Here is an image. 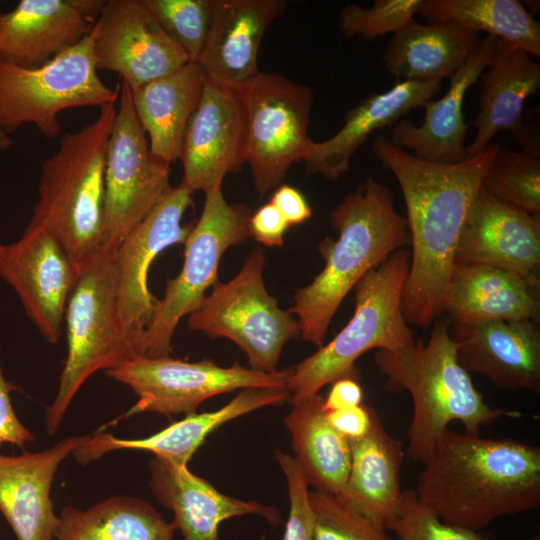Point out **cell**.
<instances>
[{
  "label": "cell",
  "instance_id": "47",
  "mask_svg": "<svg viewBox=\"0 0 540 540\" xmlns=\"http://www.w3.org/2000/svg\"><path fill=\"white\" fill-rule=\"evenodd\" d=\"M528 540H540V535H539V533H537V534L534 535L533 537L529 538Z\"/></svg>",
  "mask_w": 540,
  "mask_h": 540
},
{
  "label": "cell",
  "instance_id": "32",
  "mask_svg": "<svg viewBox=\"0 0 540 540\" xmlns=\"http://www.w3.org/2000/svg\"><path fill=\"white\" fill-rule=\"evenodd\" d=\"M319 394L297 402L284 419L293 450L315 490L341 495L349 474L350 442L329 423Z\"/></svg>",
  "mask_w": 540,
  "mask_h": 540
},
{
  "label": "cell",
  "instance_id": "26",
  "mask_svg": "<svg viewBox=\"0 0 540 540\" xmlns=\"http://www.w3.org/2000/svg\"><path fill=\"white\" fill-rule=\"evenodd\" d=\"M497 38L485 36L478 48L449 79V88L438 100H429L420 125L401 119L392 126L390 141L412 151L417 158L440 163H457L467 158L469 125L464 121L463 103L467 90L488 66Z\"/></svg>",
  "mask_w": 540,
  "mask_h": 540
},
{
  "label": "cell",
  "instance_id": "41",
  "mask_svg": "<svg viewBox=\"0 0 540 540\" xmlns=\"http://www.w3.org/2000/svg\"><path fill=\"white\" fill-rule=\"evenodd\" d=\"M19 390L18 386L5 379L0 365V447L4 444L24 447L35 440L31 431L17 417L11 403V393Z\"/></svg>",
  "mask_w": 540,
  "mask_h": 540
},
{
  "label": "cell",
  "instance_id": "16",
  "mask_svg": "<svg viewBox=\"0 0 540 540\" xmlns=\"http://www.w3.org/2000/svg\"><path fill=\"white\" fill-rule=\"evenodd\" d=\"M98 69L116 72L133 91L188 63L146 0H109L94 25Z\"/></svg>",
  "mask_w": 540,
  "mask_h": 540
},
{
  "label": "cell",
  "instance_id": "33",
  "mask_svg": "<svg viewBox=\"0 0 540 540\" xmlns=\"http://www.w3.org/2000/svg\"><path fill=\"white\" fill-rule=\"evenodd\" d=\"M175 528L156 509L134 496H113L88 509L65 506L55 540H173Z\"/></svg>",
  "mask_w": 540,
  "mask_h": 540
},
{
  "label": "cell",
  "instance_id": "20",
  "mask_svg": "<svg viewBox=\"0 0 540 540\" xmlns=\"http://www.w3.org/2000/svg\"><path fill=\"white\" fill-rule=\"evenodd\" d=\"M286 0H211L207 40L198 60L206 78L244 92L261 71L257 56L267 28Z\"/></svg>",
  "mask_w": 540,
  "mask_h": 540
},
{
  "label": "cell",
  "instance_id": "18",
  "mask_svg": "<svg viewBox=\"0 0 540 540\" xmlns=\"http://www.w3.org/2000/svg\"><path fill=\"white\" fill-rule=\"evenodd\" d=\"M455 263L536 276L540 264L539 215L496 198L482 186L464 222Z\"/></svg>",
  "mask_w": 540,
  "mask_h": 540
},
{
  "label": "cell",
  "instance_id": "15",
  "mask_svg": "<svg viewBox=\"0 0 540 540\" xmlns=\"http://www.w3.org/2000/svg\"><path fill=\"white\" fill-rule=\"evenodd\" d=\"M78 267L49 231L27 225L21 238L0 245V277L15 291L30 321L54 344Z\"/></svg>",
  "mask_w": 540,
  "mask_h": 540
},
{
  "label": "cell",
  "instance_id": "40",
  "mask_svg": "<svg viewBox=\"0 0 540 540\" xmlns=\"http://www.w3.org/2000/svg\"><path fill=\"white\" fill-rule=\"evenodd\" d=\"M275 457L286 478L290 503L283 540H314L310 485L305 472L295 456L277 450Z\"/></svg>",
  "mask_w": 540,
  "mask_h": 540
},
{
  "label": "cell",
  "instance_id": "44",
  "mask_svg": "<svg viewBox=\"0 0 540 540\" xmlns=\"http://www.w3.org/2000/svg\"><path fill=\"white\" fill-rule=\"evenodd\" d=\"M269 202L275 206L290 227L301 224L312 216L311 206L304 195L288 184L279 185Z\"/></svg>",
  "mask_w": 540,
  "mask_h": 540
},
{
  "label": "cell",
  "instance_id": "48",
  "mask_svg": "<svg viewBox=\"0 0 540 540\" xmlns=\"http://www.w3.org/2000/svg\"><path fill=\"white\" fill-rule=\"evenodd\" d=\"M1 16H2V13L0 12V24H1Z\"/></svg>",
  "mask_w": 540,
  "mask_h": 540
},
{
  "label": "cell",
  "instance_id": "13",
  "mask_svg": "<svg viewBox=\"0 0 540 540\" xmlns=\"http://www.w3.org/2000/svg\"><path fill=\"white\" fill-rule=\"evenodd\" d=\"M248 110L246 162L260 197L276 189L307 156L312 89L277 73L260 72L244 91Z\"/></svg>",
  "mask_w": 540,
  "mask_h": 540
},
{
  "label": "cell",
  "instance_id": "46",
  "mask_svg": "<svg viewBox=\"0 0 540 540\" xmlns=\"http://www.w3.org/2000/svg\"><path fill=\"white\" fill-rule=\"evenodd\" d=\"M12 144V139L0 126V150L8 149L12 146Z\"/></svg>",
  "mask_w": 540,
  "mask_h": 540
},
{
  "label": "cell",
  "instance_id": "29",
  "mask_svg": "<svg viewBox=\"0 0 540 540\" xmlns=\"http://www.w3.org/2000/svg\"><path fill=\"white\" fill-rule=\"evenodd\" d=\"M481 40L478 32L457 22L423 25L414 19L392 35L382 61L396 82L443 81L466 62Z\"/></svg>",
  "mask_w": 540,
  "mask_h": 540
},
{
  "label": "cell",
  "instance_id": "39",
  "mask_svg": "<svg viewBox=\"0 0 540 540\" xmlns=\"http://www.w3.org/2000/svg\"><path fill=\"white\" fill-rule=\"evenodd\" d=\"M385 528L398 540H487L479 531L442 521L412 489L403 491L399 510Z\"/></svg>",
  "mask_w": 540,
  "mask_h": 540
},
{
  "label": "cell",
  "instance_id": "7",
  "mask_svg": "<svg viewBox=\"0 0 540 540\" xmlns=\"http://www.w3.org/2000/svg\"><path fill=\"white\" fill-rule=\"evenodd\" d=\"M410 259V251L398 249L356 284L348 323L311 356L289 367L286 388L291 404L317 395L326 384L352 371L355 361L370 350L401 351L415 344L401 307Z\"/></svg>",
  "mask_w": 540,
  "mask_h": 540
},
{
  "label": "cell",
  "instance_id": "5",
  "mask_svg": "<svg viewBox=\"0 0 540 540\" xmlns=\"http://www.w3.org/2000/svg\"><path fill=\"white\" fill-rule=\"evenodd\" d=\"M116 111L115 104L101 107L93 122L66 133L41 166L39 199L28 225L51 232L77 267L100 248L106 152Z\"/></svg>",
  "mask_w": 540,
  "mask_h": 540
},
{
  "label": "cell",
  "instance_id": "9",
  "mask_svg": "<svg viewBox=\"0 0 540 540\" xmlns=\"http://www.w3.org/2000/svg\"><path fill=\"white\" fill-rule=\"evenodd\" d=\"M203 209L184 243V263L167 280L164 296L157 299L149 323L138 342L140 356H170L179 321L202 304L206 291L218 282V266L225 251L251 238L250 208L229 203L222 184L204 191Z\"/></svg>",
  "mask_w": 540,
  "mask_h": 540
},
{
  "label": "cell",
  "instance_id": "34",
  "mask_svg": "<svg viewBox=\"0 0 540 540\" xmlns=\"http://www.w3.org/2000/svg\"><path fill=\"white\" fill-rule=\"evenodd\" d=\"M429 22L453 21L486 32L540 56V23L518 0H423L418 13Z\"/></svg>",
  "mask_w": 540,
  "mask_h": 540
},
{
  "label": "cell",
  "instance_id": "17",
  "mask_svg": "<svg viewBox=\"0 0 540 540\" xmlns=\"http://www.w3.org/2000/svg\"><path fill=\"white\" fill-rule=\"evenodd\" d=\"M191 195L180 184L170 186L117 247L119 316L125 331L135 342L137 352L140 336L150 321L157 300L148 288L151 264L168 247L185 243L192 226H184L181 222L193 204Z\"/></svg>",
  "mask_w": 540,
  "mask_h": 540
},
{
  "label": "cell",
  "instance_id": "42",
  "mask_svg": "<svg viewBox=\"0 0 540 540\" xmlns=\"http://www.w3.org/2000/svg\"><path fill=\"white\" fill-rule=\"evenodd\" d=\"M250 233L257 242L266 247H281L290 226L270 202L258 208L249 220Z\"/></svg>",
  "mask_w": 540,
  "mask_h": 540
},
{
  "label": "cell",
  "instance_id": "14",
  "mask_svg": "<svg viewBox=\"0 0 540 540\" xmlns=\"http://www.w3.org/2000/svg\"><path fill=\"white\" fill-rule=\"evenodd\" d=\"M248 110L245 93L206 78L200 102L184 132L180 183L190 193L221 185L247 158Z\"/></svg>",
  "mask_w": 540,
  "mask_h": 540
},
{
  "label": "cell",
  "instance_id": "2",
  "mask_svg": "<svg viewBox=\"0 0 540 540\" xmlns=\"http://www.w3.org/2000/svg\"><path fill=\"white\" fill-rule=\"evenodd\" d=\"M417 480V498L442 521L479 531L540 505V448L447 429Z\"/></svg>",
  "mask_w": 540,
  "mask_h": 540
},
{
  "label": "cell",
  "instance_id": "49",
  "mask_svg": "<svg viewBox=\"0 0 540 540\" xmlns=\"http://www.w3.org/2000/svg\"><path fill=\"white\" fill-rule=\"evenodd\" d=\"M0 245H1V243H0Z\"/></svg>",
  "mask_w": 540,
  "mask_h": 540
},
{
  "label": "cell",
  "instance_id": "24",
  "mask_svg": "<svg viewBox=\"0 0 540 540\" xmlns=\"http://www.w3.org/2000/svg\"><path fill=\"white\" fill-rule=\"evenodd\" d=\"M457 358L467 372L509 389H540V332L535 320L455 324Z\"/></svg>",
  "mask_w": 540,
  "mask_h": 540
},
{
  "label": "cell",
  "instance_id": "6",
  "mask_svg": "<svg viewBox=\"0 0 540 540\" xmlns=\"http://www.w3.org/2000/svg\"><path fill=\"white\" fill-rule=\"evenodd\" d=\"M116 250L101 246L78 265L64 314L67 356L57 394L45 414L49 435L56 433L75 395L91 375L139 356L119 316Z\"/></svg>",
  "mask_w": 540,
  "mask_h": 540
},
{
  "label": "cell",
  "instance_id": "3",
  "mask_svg": "<svg viewBox=\"0 0 540 540\" xmlns=\"http://www.w3.org/2000/svg\"><path fill=\"white\" fill-rule=\"evenodd\" d=\"M330 223L338 238L325 237L319 243L325 266L311 283L296 290L289 309L302 338L318 348L349 291L410 242L406 218L397 212L393 193L372 176L331 212Z\"/></svg>",
  "mask_w": 540,
  "mask_h": 540
},
{
  "label": "cell",
  "instance_id": "8",
  "mask_svg": "<svg viewBox=\"0 0 540 540\" xmlns=\"http://www.w3.org/2000/svg\"><path fill=\"white\" fill-rule=\"evenodd\" d=\"M94 41L93 27L76 45L32 68L0 59V126L7 134L31 123L45 137L56 138L61 111L116 103L120 85L111 89L99 78Z\"/></svg>",
  "mask_w": 540,
  "mask_h": 540
},
{
  "label": "cell",
  "instance_id": "10",
  "mask_svg": "<svg viewBox=\"0 0 540 540\" xmlns=\"http://www.w3.org/2000/svg\"><path fill=\"white\" fill-rule=\"evenodd\" d=\"M266 258L257 248L229 281L217 282L202 304L188 315L191 330L233 341L247 355L250 368L274 373L284 345L300 335L298 320L279 307L266 289Z\"/></svg>",
  "mask_w": 540,
  "mask_h": 540
},
{
  "label": "cell",
  "instance_id": "23",
  "mask_svg": "<svg viewBox=\"0 0 540 540\" xmlns=\"http://www.w3.org/2000/svg\"><path fill=\"white\" fill-rule=\"evenodd\" d=\"M85 439L71 436L39 452L0 454V512L17 540H54L52 483L60 464Z\"/></svg>",
  "mask_w": 540,
  "mask_h": 540
},
{
  "label": "cell",
  "instance_id": "21",
  "mask_svg": "<svg viewBox=\"0 0 540 540\" xmlns=\"http://www.w3.org/2000/svg\"><path fill=\"white\" fill-rule=\"evenodd\" d=\"M532 58L497 38L488 71L480 75L479 112L468 124L476 135L467 146V158L484 151L502 131L510 132L520 147L538 140L536 130L524 122L525 101L540 87V64Z\"/></svg>",
  "mask_w": 540,
  "mask_h": 540
},
{
  "label": "cell",
  "instance_id": "31",
  "mask_svg": "<svg viewBox=\"0 0 540 540\" xmlns=\"http://www.w3.org/2000/svg\"><path fill=\"white\" fill-rule=\"evenodd\" d=\"M350 447L348 479L339 497L385 526L402 501L403 443L387 432L376 413L369 433L350 441Z\"/></svg>",
  "mask_w": 540,
  "mask_h": 540
},
{
  "label": "cell",
  "instance_id": "25",
  "mask_svg": "<svg viewBox=\"0 0 540 540\" xmlns=\"http://www.w3.org/2000/svg\"><path fill=\"white\" fill-rule=\"evenodd\" d=\"M149 471L155 498L173 512L171 523L185 540H219L220 524L243 515L261 516L273 527L281 521V513L275 507L227 496L186 465L154 458Z\"/></svg>",
  "mask_w": 540,
  "mask_h": 540
},
{
  "label": "cell",
  "instance_id": "37",
  "mask_svg": "<svg viewBox=\"0 0 540 540\" xmlns=\"http://www.w3.org/2000/svg\"><path fill=\"white\" fill-rule=\"evenodd\" d=\"M146 3L189 62H198L209 32L211 0H146Z\"/></svg>",
  "mask_w": 540,
  "mask_h": 540
},
{
  "label": "cell",
  "instance_id": "19",
  "mask_svg": "<svg viewBox=\"0 0 540 540\" xmlns=\"http://www.w3.org/2000/svg\"><path fill=\"white\" fill-rule=\"evenodd\" d=\"M105 2L19 1L1 16L0 59L26 68L42 65L88 35Z\"/></svg>",
  "mask_w": 540,
  "mask_h": 540
},
{
  "label": "cell",
  "instance_id": "11",
  "mask_svg": "<svg viewBox=\"0 0 540 540\" xmlns=\"http://www.w3.org/2000/svg\"><path fill=\"white\" fill-rule=\"evenodd\" d=\"M106 375L129 387L138 398L115 423L139 413L193 414L213 396L249 387H286L289 368L267 373L239 363L221 367L209 359L188 362L170 356H136L107 370Z\"/></svg>",
  "mask_w": 540,
  "mask_h": 540
},
{
  "label": "cell",
  "instance_id": "22",
  "mask_svg": "<svg viewBox=\"0 0 540 540\" xmlns=\"http://www.w3.org/2000/svg\"><path fill=\"white\" fill-rule=\"evenodd\" d=\"M285 386L242 389L228 404L218 410L186 415L163 430L141 439H120L100 429L86 436L72 454L86 465L115 450H143L173 465H186L206 437L215 429L251 411L289 400Z\"/></svg>",
  "mask_w": 540,
  "mask_h": 540
},
{
  "label": "cell",
  "instance_id": "27",
  "mask_svg": "<svg viewBox=\"0 0 540 540\" xmlns=\"http://www.w3.org/2000/svg\"><path fill=\"white\" fill-rule=\"evenodd\" d=\"M442 81L396 82L390 89L371 93L344 115V124L332 137L313 142L303 162L307 175L338 180L350 168L357 149L376 130L395 125L407 113L434 98Z\"/></svg>",
  "mask_w": 540,
  "mask_h": 540
},
{
  "label": "cell",
  "instance_id": "36",
  "mask_svg": "<svg viewBox=\"0 0 540 540\" xmlns=\"http://www.w3.org/2000/svg\"><path fill=\"white\" fill-rule=\"evenodd\" d=\"M309 500L314 540H395L384 525L335 494L313 490Z\"/></svg>",
  "mask_w": 540,
  "mask_h": 540
},
{
  "label": "cell",
  "instance_id": "30",
  "mask_svg": "<svg viewBox=\"0 0 540 540\" xmlns=\"http://www.w3.org/2000/svg\"><path fill=\"white\" fill-rule=\"evenodd\" d=\"M206 82L197 62L131 90L137 118L151 153L171 165L179 159L187 124L196 110Z\"/></svg>",
  "mask_w": 540,
  "mask_h": 540
},
{
  "label": "cell",
  "instance_id": "1",
  "mask_svg": "<svg viewBox=\"0 0 540 540\" xmlns=\"http://www.w3.org/2000/svg\"><path fill=\"white\" fill-rule=\"evenodd\" d=\"M498 144L457 163L417 158L378 135L374 156L395 177L406 206L412 245L401 307L408 324L428 328L443 313L460 234Z\"/></svg>",
  "mask_w": 540,
  "mask_h": 540
},
{
  "label": "cell",
  "instance_id": "4",
  "mask_svg": "<svg viewBox=\"0 0 540 540\" xmlns=\"http://www.w3.org/2000/svg\"><path fill=\"white\" fill-rule=\"evenodd\" d=\"M458 343L448 332L447 322L437 324L426 343L401 351L375 350L374 361L391 392H408L413 416L407 429L406 453L425 464L452 421H459L469 434L502 417H518L514 411L490 407L475 388L457 358Z\"/></svg>",
  "mask_w": 540,
  "mask_h": 540
},
{
  "label": "cell",
  "instance_id": "38",
  "mask_svg": "<svg viewBox=\"0 0 540 540\" xmlns=\"http://www.w3.org/2000/svg\"><path fill=\"white\" fill-rule=\"evenodd\" d=\"M423 0H374L365 9L358 4H346L337 17V27L345 38L374 40L394 35L418 13Z\"/></svg>",
  "mask_w": 540,
  "mask_h": 540
},
{
  "label": "cell",
  "instance_id": "43",
  "mask_svg": "<svg viewBox=\"0 0 540 540\" xmlns=\"http://www.w3.org/2000/svg\"><path fill=\"white\" fill-rule=\"evenodd\" d=\"M376 412L363 404L326 412V417L333 428L347 440L361 439L371 430Z\"/></svg>",
  "mask_w": 540,
  "mask_h": 540
},
{
  "label": "cell",
  "instance_id": "35",
  "mask_svg": "<svg viewBox=\"0 0 540 540\" xmlns=\"http://www.w3.org/2000/svg\"><path fill=\"white\" fill-rule=\"evenodd\" d=\"M482 186L496 198L539 215V154L499 145Z\"/></svg>",
  "mask_w": 540,
  "mask_h": 540
},
{
  "label": "cell",
  "instance_id": "28",
  "mask_svg": "<svg viewBox=\"0 0 540 540\" xmlns=\"http://www.w3.org/2000/svg\"><path fill=\"white\" fill-rule=\"evenodd\" d=\"M537 276L523 277L499 268L455 263L443 312L455 324L535 320L539 310Z\"/></svg>",
  "mask_w": 540,
  "mask_h": 540
},
{
  "label": "cell",
  "instance_id": "12",
  "mask_svg": "<svg viewBox=\"0 0 540 540\" xmlns=\"http://www.w3.org/2000/svg\"><path fill=\"white\" fill-rule=\"evenodd\" d=\"M118 100L106 152L100 247H118L170 187V164L151 153L124 82Z\"/></svg>",
  "mask_w": 540,
  "mask_h": 540
},
{
  "label": "cell",
  "instance_id": "45",
  "mask_svg": "<svg viewBox=\"0 0 540 540\" xmlns=\"http://www.w3.org/2000/svg\"><path fill=\"white\" fill-rule=\"evenodd\" d=\"M352 375L353 370L332 382L327 397L323 399L326 412L362 404V387Z\"/></svg>",
  "mask_w": 540,
  "mask_h": 540
}]
</instances>
